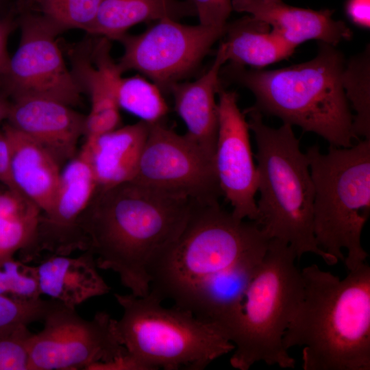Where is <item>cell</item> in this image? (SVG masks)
<instances>
[{
  "mask_svg": "<svg viewBox=\"0 0 370 370\" xmlns=\"http://www.w3.org/2000/svg\"><path fill=\"white\" fill-rule=\"evenodd\" d=\"M297 255L286 243L271 239L254 278L223 329L234 349L231 366L248 370L256 362L294 368L282 339L303 291Z\"/></svg>",
  "mask_w": 370,
  "mask_h": 370,
  "instance_id": "obj_6",
  "label": "cell"
},
{
  "mask_svg": "<svg viewBox=\"0 0 370 370\" xmlns=\"http://www.w3.org/2000/svg\"><path fill=\"white\" fill-rule=\"evenodd\" d=\"M232 8L269 25L295 48L309 40L336 46L352 36L350 28L343 21L334 19L330 10L294 7L282 0H232Z\"/></svg>",
  "mask_w": 370,
  "mask_h": 370,
  "instance_id": "obj_17",
  "label": "cell"
},
{
  "mask_svg": "<svg viewBox=\"0 0 370 370\" xmlns=\"http://www.w3.org/2000/svg\"><path fill=\"white\" fill-rule=\"evenodd\" d=\"M55 302L52 299L21 301L0 295V336L43 321Z\"/></svg>",
  "mask_w": 370,
  "mask_h": 370,
  "instance_id": "obj_29",
  "label": "cell"
},
{
  "mask_svg": "<svg viewBox=\"0 0 370 370\" xmlns=\"http://www.w3.org/2000/svg\"><path fill=\"white\" fill-rule=\"evenodd\" d=\"M60 33L42 15L22 18L19 45L0 80L1 93L11 101L42 97L69 106L81 102L82 91L56 40Z\"/></svg>",
  "mask_w": 370,
  "mask_h": 370,
  "instance_id": "obj_12",
  "label": "cell"
},
{
  "mask_svg": "<svg viewBox=\"0 0 370 370\" xmlns=\"http://www.w3.org/2000/svg\"><path fill=\"white\" fill-rule=\"evenodd\" d=\"M225 31L164 18L140 34L119 38L123 53L116 64L122 73L136 71L168 91L197 68Z\"/></svg>",
  "mask_w": 370,
  "mask_h": 370,
  "instance_id": "obj_10",
  "label": "cell"
},
{
  "mask_svg": "<svg viewBox=\"0 0 370 370\" xmlns=\"http://www.w3.org/2000/svg\"><path fill=\"white\" fill-rule=\"evenodd\" d=\"M314 186L313 231L319 247L348 271L369 256L361 243L370 214V140L349 147L311 146L305 153Z\"/></svg>",
  "mask_w": 370,
  "mask_h": 370,
  "instance_id": "obj_7",
  "label": "cell"
},
{
  "mask_svg": "<svg viewBox=\"0 0 370 370\" xmlns=\"http://www.w3.org/2000/svg\"><path fill=\"white\" fill-rule=\"evenodd\" d=\"M195 9L199 24L225 30L232 5L225 0H186Z\"/></svg>",
  "mask_w": 370,
  "mask_h": 370,
  "instance_id": "obj_31",
  "label": "cell"
},
{
  "mask_svg": "<svg viewBox=\"0 0 370 370\" xmlns=\"http://www.w3.org/2000/svg\"><path fill=\"white\" fill-rule=\"evenodd\" d=\"M0 183L5 187L19 193L12 179L10 147L2 129H0Z\"/></svg>",
  "mask_w": 370,
  "mask_h": 370,
  "instance_id": "obj_33",
  "label": "cell"
},
{
  "mask_svg": "<svg viewBox=\"0 0 370 370\" xmlns=\"http://www.w3.org/2000/svg\"><path fill=\"white\" fill-rule=\"evenodd\" d=\"M12 101L0 92V121L8 119Z\"/></svg>",
  "mask_w": 370,
  "mask_h": 370,
  "instance_id": "obj_36",
  "label": "cell"
},
{
  "mask_svg": "<svg viewBox=\"0 0 370 370\" xmlns=\"http://www.w3.org/2000/svg\"><path fill=\"white\" fill-rule=\"evenodd\" d=\"M10 23L0 21V80L3 77L10 58L7 52V40L11 29Z\"/></svg>",
  "mask_w": 370,
  "mask_h": 370,
  "instance_id": "obj_35",
  "label": "cell"
},
{
  "mask_svg": "<svg viewBox=\"0 0 370 370\" xmlns=\"http://www.w3.org/2000/svg\"><path fill=\"white\" fill-rule=\"evenodd\" d=\"M115 96L120 109L136 116L148 124L162 121L169 106L162 91L152 82L140 75L123 77L118 75Z\"/></svg>",
  "mask_w": 370,
  "mask_h": 370,
  "instance_id": "obj_24",
  "label": "cell"
},
{
  "mask_svg": "<svg viewBox=\"0 0 370 370\" xmlns=\"http://www.w3.org/2000/svg\"><path fill=\"white\" fill-rule=\"evenodd\" d=\"M346 12L349 18L362 27L370 26V0H348Z\"/></svg>",
  "mask_w": 370,
  "mask_h": 370,
  "instance_id": "obj_34",
  "label": "cell"
},
{
  "mask_svg": "<svg viewBox=\"0 0 370 370\" xmlns=\"http://www.w3.org/2000/svg\"><path fill=\"white\" fill-rule=\"evenodd\" d=\"M114 296L123 310L116 322L119 340L149 370H201L234 349L219 325L175 305L165 308L151 291Z\"/></svg>",
  "mask_w": 370,
  "mask_h": 370,
  "instance_id": "obj_8",
  "label": "cell"
},
{
  "mask_svg": "<svg viewBox=\"0 0 370 370\" xmlns=\"http://www.w3.org/2000/svg\"><path fill=\"white\" fill-rule=\"evenodd\" d=\"M40 212L34 203L0 212V260L20 252L19 259L25 261L35 244Z\"/></svg>",
  "mask_w": 370,
  "mask_h": 370,
  "instance_id": "obj_26",
  "label": "cell"
},
{
  "mask_svg": "<svg viewBox=\"0 0 370 370\" xmlns=\"http://www.w3.org/2000/svg\"><path fill=\"white\" fill-rule=\"evenodd\" d=\"M226 62L221 42L204 74L193 82H176L168 90L175 112L187 127L186 134L213 161L219 121L216 96L222 87L220 73Z\"/></svg>",
  "mask_w": 370,
  "mask_h": 370,
  "instance_id": "obj_18",
  "label": "cell"
},
{
  "mask_svg": "<svg viewBox=\"0 0 370 370\" xmlns=\"http://www.w3.org/2000/svg\"><path fill=\"white\" fill-rule=\"evenodd\" d=\"M98 269L95 255L89 249L77 257L47 256L36 265L40 293L75 308L89 299L110 291Z\"/></svg>",
  "mask_w": 370,
  "mask_h": 370,
  "instance_id": "obj_20",
  "label": "cell"
},
{
  "mask_svg": "<svg viewBox=\"0 0 370 370\" xmlns=\"http://www.w3.org/2000/svg\"><path fill=\"white\" fill-rule=\"evenodd\" d=\"M217 95L219 121L214 166L219 185L222 196L232 207L233 216L256 222L258 173L254 161L248 121L238 107L236 92L222 86Z\"/></svg>",
  "mask_w": 370,
  "mask_h": 370,
  "instance_id": "obj_13",
  "label": "cell"
},
{
  "mask_svg": "<svg viewBox=\"0 0 370 370\" xmlns=\"http://www.w3.org/2000/svg\"><path fill=\"white\" fill-rule=\"evenodd\" d=\"M345 63L336 46L319 42L316 56L303 63L274 70L230 63L221 74L249 89L256 99L252 108L262 115L313 132L330 145L349 147L358 138L343 86Z\"/></svg>",
  "mask_w": 370,
  "mask_h": 370,
  "instance_id": "obj_3",
  "label": "cell"
},
{
  "mask_svg": "<svg viewBox=\"0 0 370 370\" xmlns=\"http://www.w3.org/2000/svg\"><path fill=\"white\" fill-rule=\"evenodd\" d=\"M227 3H230L232 5V0H225Z\"/></svg>",
  "mask_w": 370,
  "mask_h": 370,
  "instance_id": "obj_37",
  "label": "cell"
},
{
  "mask_svg": "<svg viewBox=\"0 0 370 370\" xmlns=\"http://www.w3.org/2000/svg\"><path fill=\"white\" fill-rule=\"evenodd\" d=\"M10 151L11 175L17 191L36 205L41 213L53 204L61 167L32 138L6 123L2 127Z\"/></svg>",
  "mask_w": 370,
  "mask_h": 370,
  "instance_id": "obj_21",
  "label": "cell"
},
{
  "mask_svg": "<svg viewBox=\"0 0 370 370\" xmlns=\"http://www.w3.org/2000/svg\"><path fill=\"white\" fill-rule=\"evenodd\" d=\"M251 16L227 23L223 42L229 63L262 68L290 57L295 48Z\"/></svg>",
  "mask_w": 370,
  "mask_h": 370,
  "instance_id": "obj_22",
  "label": "cell"
},
{
  "mask_svg": "<svg viewBox=\"0 0 370 370\" xmlns=\"http://www.w3.org/2000/svg\"><path fill=\"white\" fill-rule=\"evenodd\" d=\"M97 37L84 40L70 51L71 71L82 92L90 99V110L86 116V138L115 130L121 123L115 82L123 73L111 57L109 39Z\"/></svg>",
  "mask_w": 370,
  "mask_h": 370,
  "instance_id": "obj_15",
  "label": "cell"
},
{
  "mask_svg": "<svg viewBox=\"0 0 370 370\" xmlns=\"http://www.w3.org/2000/svg\"><path fill=\"white\" fill-rule=\"evenodd\" d=\"M89 370H149L127 351L111 361L92 365Z\"/></svg>",
  "mask_w": 370,
  "mask_h": 370,
  "instance_id": "obj_32",
  "label": "cell"
},
{
  "mask_svg": "<svg viewBox=\"0 0 370 370\" xmlns=\"http://www.w3.org/2000/svg\"><path fill=\"white\" fill-rule=\"evenodd\" d=\"M194 15L195 9L186 0H101L88 33L116 40L139 23Z\"/></svg>",
  "mask_w": 370,
  "mask_h": 370,
  "instance_id": "obj_23",
  "label": "cell"
},
{
  "mask_svg": "<svg viewBox=\"0 0 370 370\" xmlns=\"http://www.w3.org/2000/svg\"><path fill=\"white\" fill-rule=\"evenodd\" d=\"M97 190L91 167L79 152L61 169L51 210L40 212L36 239L27 258V263L40 260L44 252L47 256L70 255L75 250L87 249L79 219Z\"/></svg>",
  "mask_w": 370,
  "mask_h": 370,
  "instance_id": "obj_14",
  "label": "cell"
},
{
  "mask_svg": "<svg viewBox=\"0 0 370 370\" xmlns=\"http://www.w3.org/2000/svg\"><path fill=\"white\" fill-rule=\"evenodd\" d=\"M0 295L21 301L41 298L36 266L14 256L1 260Z\"/></svg>",
  "mask_w": 370,
  "mask_h": 370,
  "instance_id": "obj_28",
  "label": "cell"
},
{
  "mask_svg": "<svg viewBox=\"0 0 370 370\" xmlns=\"http://www.w3.org/2000/svg\"><path fill=\"white\" fill-rule=\"evenodd\" d=\"M340 279L311 264L301 270L303 291L284 347H302L304 370L370 369V267Z\"/></svg>",
  "mask_w": 370,
  "mask_h": 370,
  "instance_id": "obj_2",
  "label": "cell"
},
{
  "mask_svg": "<svg viewBox=\"0 0 370 370\" xmlns=\"http://www.w3.org/2000/svg\"><path fill=\"white\" fill-rule=\"evenodd\" d=\"M43 322L42 330L29 340V370L88 369L127 351L118 336L116 320L105 311L87 320L75 308L56 301Z\"/></svg>",
  "mask_w": 370,
  "mask_h": 370,
  "instance_id": "obj_9",
  "label": "cell"
},
{
  "mask_svg": "<svg viewBox=\"0 0 370 370\" xmlns=\"http://www.w3.org/2000/svg\"><path fill=\"white\" fill-rule=\"evenodd\" d=\"M11 101L8 123L39 143L61 168L77 154L86 116L51 99L23 97Z\"/></svg>",
  "mask_w": 370,
  "mask_h": 370,
  "instance_id": "obj_16",
  "label": "cell"
},
{
  "mask_svg": "<svg viewBox=\"0 0 370 370\" xmlns=\"http://www.w3.org/2000/svg\"><path fill=\"white\" fill-rule=\"evenodd\" d=\"M32 334L27 326H23L0 336V370H29Z\"/></svg>",
  "mask_w": 370,
  "mask_h": 370,
  "instance_id": "obj_30",
  "label": "cell"
},
{
  "mask_svg": "<svg viewBox=\"0 0 370 370\" xmlns=\"http://www.w3.org/2000/svg\"><path fill=\"white\" fill-rule=\"evenodd\" d=\"M249 130L256 144L258 173L256 221L270 239L288 244L297 258L311 253L333 265L338 260L318 245L313 231L314 186L308 160L300 150L292 125H267L262 114L250 107Z\"/></svg>",
  "mask_w": 370,
  "mask_h": 370,
  "instance_id": "obj_5",
  "label": "cell"
},
{
  "mask_svg": "<svg viewBox=\"0 0 370 370\" xmlns=\"http://www.w3.org/2000/svg\"><path fill=\"white\" fill-rule=\"evenodd\" d=\"M149 125L143 121L86 138L80 153L88 160L98 189L132 181L136 173Z\"/></svg>",
  "mask_w": 370,
  "mask_h": 370,
  "instance_id": "obj_19",
  "label": "cell"
},
{
  "mask_svg": "<svg viewBox=\"0 0 370 370\" xmlns=\"http://www.w3.org/2000/svg\"><path fill=\"white\" fill-rule=\"evenodd\" d=\"M270 238L255 221L236 219L219 202L193 203L184 229L150 269V291L189 311L218 275L262 258Z\"/></svg>",
  "mask_w": 370,
  "mask_h": 370,
  "instance_id": "obj_4",
  "label": "cell"
},
{
  "mask_svg": "<svg viewBox=\"0 0 370 370\" xmlns=\"http://www.w3.org/2000/svg\"><path fill=\"white\" fill-rule=\"evenodd\" d=\"M364 51L345 63L342 82L345 94L355 111L353 120L356 136L370 140V51Z\"/></svg>",
  "mask_w": 370,
  "mask_h": 370,
  "instance_id": "obj_25",
  "label": "cell"
},
{
  "mask_svg": "<svg viewBox=\"0 0 370 370\" xmlns=\"http://www.w3.org/2000/svg\"><path fill=\"white\" fill-rule=\"evenodd\" d=\"M149 125L132 181L193 203L218 202L222 193L213 160L186 134H177L163 121Z\"/></svg>",
  "mask_w": 370,
  "mask_h": 370,
  "instance_id": "obj_11",
  "label": "cell"
},
{
  "mask_svg": "<svg viewBox=\"0 0 370 370\" xmlns=\"http://www.w3.org/2000/svg\"><path fill=\"white\" fill-rule=\"evenodd\" d=\"M193 205L130 181L98 189L79 226L97 267L116 273L130 293L144 297L151 267L177 240Z\"/></svg>",
  "mask_w": 370,
  "mask_h": 370,
  "instance_id": "obj_1",
  "label": "cell"
},
{
  "mask_svg": "<svg viewBox=\"0 0 370 370\" xmlns=\"http://www.w3.org/2000/svg\"><path fill=\"white\" fill-rule=\"evenodd\" d=\"M42 16L60 32L80 29L88 32L101 0H36Z\"/></svg>",
  "mask_w": 370,
  "mask_h": 370,
  "instance_id": "obj_27",
  "label": "cell"
}]
</instances>
